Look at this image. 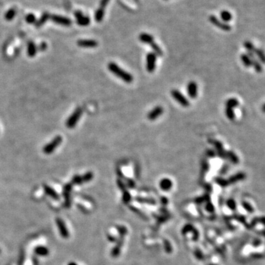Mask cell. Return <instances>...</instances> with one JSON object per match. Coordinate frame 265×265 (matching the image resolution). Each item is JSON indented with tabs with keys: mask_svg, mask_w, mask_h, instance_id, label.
Segmentation results:
<instances>
[{
	"mask_svg": "<svg viewBox=\"0 0 265 265\" xmlns=\"http://www.w3.org/2000/svg\"><path fill=\"white\" fill-rule=\"evenodd\" d=\"M156 61L157 56L153 52L147 53V55H146V69L148 72H154L156 68Z\"/></svg>",
	"mask_w": 265,
	"mask_h": 265,
	"instance_id": "4",
	"label": "cell"
},
{
	"mask_svg": "<svg viewBox=\"0 0 265 265\" xmlns=\"http://www.w3.org/2000/svg\"><path fill=\"white\" fill-rule=\"evenodd\" d=\"M171 95L174 98L175 101L178 102L183 107L187 108V107H189V105H190V103H189L187 98L180 91L177 90V89H172V90L171 91Z\"/></svg>",
	"mask_w": 265,
	"mask_h": 265,
	"instance_id": "2",
	"label": "cell"
},
{
	"mask_svg": "<svg viewBox=\"0 0 265 265\" xmlns=\"http://www.w3.org/2000/svg\"><path fill=\"white\" fill-rule=\"evenodd\" d=\"M68 265H78L75 262H70Z\"/></svg>",
	"mask_w": 265,
	"mask_h": 265,
	"instance_id": "42",
	"label": "cell"
},
{
	"mask_svg": "<svg viewBox=\"0 0 265 265\" xmlns=\"http://www.w3.org/2000/svg\"><path fill=\"white\" fill-rule=\"evenodd\" d=\"M187 94L191 99H195L198 96V88L196 82L191 81L187 84Z\"/></svg>",
	"mask_w": 265,
	"mask_h": 265,
	"instance_id": "8",
	"label": "cell"
},
{
	"mask_svg": "<svg viewBox=\"0 0 265 265\" xmlns=\"http://www.w3.org/2000/svg\"><path fill=\"white\" fill-rule=\"evenodd\" d=\"M165 1H167V0H165Z\"/></svg>",
	"mask_w": 265,
	"mask_h": 265,
	"instance_id": "44",
	"label": "cell"
},
{
	"mask_svg": "<svg viewBox=\"0 0 265 265\" xmlns=\"http://www.w3.org/2000/svg\"><path fill=\"white\" fill-rule=\"evenodd\" d=\"M226 154H227V158H228L231 162H232L233 164H237L239 162V158H238L237 155H236V154L234 153V151H232V150H228V151H226Z\"/></svg>",
	"mask_w": 265,
	"mask_h": 265,
	"instance_id": "18",
	"label": "cell"
},
{
	"mask_svg": "<svg viewBox=\"0 0 265 265\" xmlns=\"http://www.w3.org/2000/svg\"><path fill=\"white\" fill-rule=\"evenodd\" d=\"M74 15L75 17L77 18V19H79V18H80L81 16H83V13H82L81 11H80V10H78V11H76L74 13Z\"/></svg>",
	"mask_w": 265,
	"mask_h": 265,
	"instance_id": "41",
	"label": "cell"
},
{
	"mask_svg": "<svg viewBox=\"0 0 265 265\" xmlns=\"http://www.w3.org/2000/svg\"><path fill=\"white\" fill-rule=\"evenodd\" d=\"M220 18L224 23H228L232 20V14L228 10H222L220 13Z\"/></svg>",
	"mask_w": 265,
	"mask_h": 265,
	"instance_id": "20",
	"label": "cell"
},
{
	"mask_svg": "<svg viewBox=\"0 0 265 265\" xmlns=\"http://www.w3.org/2000/svg\"><path fill=\"white\" fill-rule=\"evenodd\" d=\"M103 17H104V9L100 8L95 13V20L97 21V22H100V21H103Z\"/></svg>",
	"mask_w": 265,
	"mask_h": 265,
	"instance_id": "29",
	"label": "cell"
},
{
	"mask_svg": "<svg viewBox=\"0 0 265 265\" xmlns=\"http://www.w3.org/2000/svg\"><path fill=\"white\" fill-rule=\"evenodd\" d=\"M159 185L163 191H169L172 187V182L169 178H164L161 180Z\"/></svg>",
	"mask_w": 265,
	"mask_h": 265,
	"instance_id": "15",
	"label": "cell"
},
{
	"mask_svg": "<svg viewBox=\"0 0 265 265\" xmlns=\"http://www.w3.org/2000/svg\"><path fill=\"white\" fill-rule=\"evenodd\" d=\"M78 45L85 48H94L98 45V43L95 40L84 39V40H79L78 42Z\"/></svg>",
	"mask_w": 265,
	"mask_h": 265,
	"instance_id": "13",
	"label": "cell"
},
{
	"mask_svg": "<svg viewBox=\"0 0 265 265\" xmlns=\"http://www.w3.org/2000/svg\"><path fill=\"white\" fill-rule=\"evenodd\" d=\"M49 15L47 13H44L43 14L42 17L40 19V20H38L37 21L35 25H36L37 27L42 26V25L44 24V23H45V21L47 20L48 19H49Z\"/></svg>",
	"mask_w": 265,
	"mask_h": 265,
	"instance_id": "30",
	"label": "cell"
},
{
	"mask_svg": "<svg viewBox=\"0 0 265 265\" xmlns=\"http://www.w3.org/2000/svg\"><path fill=\"white\" fill-rule=\"evenodd\" d=\"M135 1H138V0H135Z\"/></svg>",
	"mask_w": 265,
	"mask_h": 265,
	"instance_id": "43",
	"label": "cell"
},
{
	"mask_svg": "<svg viewBox=\"0 0 265 265\" xmlns=\"http://www.w3.org/2000/svg\"><path fill=\"white\" fill-rule=\"evenodd\" d=\"M83 183V180H82V177L80 175H74L73 177L72 180H71V184H76V185H80V184Z\"/></svg>",
	"mask_w": 265,
	"mask_h": 265,
	"instance_id": "33",
	"label": "cell"
},
{
	"mask_svg": "<svg viewBox=\"0 0 265 265\" xmlns=\"http://www.w3.org/2000/svg\"><path fill=\"white\" fill-rule=\"evenodd\" d=\"M228 205L229 208H231V209H235V206H236L235 202H234L233 200H229Z\"/></svg>",
	"mask_w": 265,
	"mask_h": 265,
	"instance_id": "39",
	"label": "cell"
},
{
	"mask_svg": "<svg viewBox=\"0 0 265 265\" xmlns=\"http://www.w3.org/2000/svg\"><path fill=\"white\" fill-rule=\"evenodd\" d=\"M209 21L212 24H214V26H216V27L220 28L223 31H230L231 30V27L228 24L226 23H224L223 21H220L219 19L216 18V16L214 15H211L209 16Z\"/></svg>",
	"mask_w": 265,
	"mask_h": 265,
	"instance_id": "7",
	"label": "cell"
},
{
	"mask_svg": "<svg viewBox=\"0 0 265 265\" xmlns=\"http://www.w3.org/2000/svg\"><path fill=\"white\" fill-rule=\"evenodd\" d=\"M37 47L33 42H30L27 46V55L30 57H34L36 55Z\"/></svg>",
	"mask_w": 265,
	"mask_h": 265,
	"instance_id": "23",
	"label": "cell"
},
{
	"mask_svg": "<svg viewBox=\"0 0 265 265\" xmlns=\"http://www.w3.org/2000/svg\"><path fill=\"white\" fill-rule=\"evenodd\" d=\"M108 68L109 71L113 73L114 75H116L117 78H120L121 80H122L123 81H125L127 83H132V80H133V77L131 74L127 72L124 69H122L121 67H119L116 63L111 62L109 63L108 65Z\"/></svg>",
	"mask_w": 265,
	"mask_h": 265,
	"instance_id": "1",
	"label": "cell"
},
{
	"mask_svg": "<svg viewBox=\"0 0 265 265\" xmlns=\"http://www.w3.org/2000/svg\"><path fill=\"white\" fill-rule=\"evenodd\" d=\"M244 46L245 49L247 50V53H255V46L251 42L249 41H246L244 43Z\"/></svg>",
	"mask_w": 265,
	"mask_h": 265,
	"instance_id": "26",
	"label": "cell"
},
{
	"mask_svg": "<svg viewBox=\"0 0 265 265\" xmlns=\"http://www.w3.org/2000/svg\"><path fill=\"white\" fill-rule=\"evenodd\" d=\"M72 189V184L68 183L64 188V196L65 198V206L70 207L71 205V191Z\"/></svg>",
	"mask_w": 265,
	"mask_h": 265,
	"instance_id": "11",
	"label": "cell"
},
{
	"mask_svg": "<svg viewBox=\"0 0 265 265\" xmlns=\"http://www.w3.org/2000/svg\"><path fill=\"white\" fill-rule=\"evenodd\" d=\"M26 21H27V22L29 23V24H33V23H35V16L32 13L28 14V15L26 16Z\"/></svg>",
	"mask_w": 265,
	"mask_h": 265,
	"instance_id": "35",
	"label": "cell"
},
{
	"mask_svg": "<svg viewBox=\"0 0 265 265\" xmlns=\"http://www.w3.org/2000/svg\"><path fill=\"white\" fill-rule=\"evenodd\" d=\"M139 39L141 43H144V44H150L151 43L154 42V38L153 35L147 33H141L139 36Z\"/></svg>",
	"mask_w": 265,
	"mask_h": 265,
	"instance_id": "14",
	"label": "cell"
},
{
	"mask_svg": "<svg viewBox=\"0 0 265 265\" xmlns=\"http://www.w3.org/2000/svg\"><path fill=\"white\" fill-rule=\"evenodd\" d=\"M225 115L229 120H234L235 119V114H234V109L231 108L226 107L225 108Z\"/></svg>",
	"mask_w": 265,
	"mask_h": 265,
	"instance_id": "28",
	"label": "cell"
},
{
	"mask_svg": "<svg viewBox=\"0 0 265 265\" xmlns=\"http://www.w3.org/2000/svg\"><path fill=\"white\" fill-rule=\"evenodd\" d=\"M52 20L56 24L63 25V26H66L69 27L71 24V21L70 19H69L68 18L61 16H58V15H53L51 16Z\"/></svg>",
	"mask_w": 265,
	"mask_h": 265,
	"instance_id": "12",
	"label": "cell"
},
{
	"mask_svg": "<svg viewBox=\"0 0 265 265\" xmlns=\"http://www.w3.org/2000/svg\"><path fill=\"white\" fill-rule=\"evenodd\" d=\"M44 191H45L46 194L47 195H49V197H51L52 198L55 199V200H58V199L59 198L58 193H57L56 191H55L52 187H50L47 185H45L44 186Z\"/></svg>",
	"mask_w": 265,
	"mask_h": 265,
	"instance_id": "17",
	"label": "cell"
},
{
	"mask_svg": "<svg viewBox=\"0 0 265 265\" xmlns=\"http://www.w3.org/2000/svg\"><path fill=\"white\" fill-rule=\"evenodd\" d=\"M0 252H1V250H0Z\"/></svg>",
	"mask_w": 265,
	"mask_h": 265,
	"instance_id": "45",
	"label": "cell"
},
{
	"mask_svg": "<svg viewBox=\"0 0 265 265\" xmlns=\"http://www.w3.org/2000/svg\"><path fill=\"white\" fill-rule=\"evenodd\" d=\"M215 182L217 184H219V185L221 186V187H226V186L228 185V180H225V179H224L223 178H215Z\"/></svg>",
	"mask_w": 265,
	"mask_h": 265,
	"instance_id": "34",
	"label": "cell"
},
{
	"mask_svg": "<svg viewBox=\"0 0 265 265\" xmlns=\"http://www.w3.org/2000/svg\"><path fill=\"white\" fill-rule=\"evenodd\" d=\"M255 56L256 57L259 62L261 64H264L265 58H264V51L261 49H255Z\"/></svg>",
	"mask_w": 265,
	"mask_h": 265,
	"instance_id": "25",
	"label": "cell"
},
{
	"mask_svg": "<svg viewBox=\"0 0 265 265\" xmlns=\"http://www.w3.org/2000/svg\"><path fill=\"white\" fill-rule=\"evenodd\" d=\"M82 177V180H83V183H86L90 181L93 179V177H94V175H93V173L91 172H88L85 173V175H83Z\"/></svg>",
	"mask_w": 265,
	"mask_h": 265,
	"instance_id": "31",
	"label": "cell"
},
{
	"mask_svg": "<svg viewBox=\"0 0 265 265\" xmlns=\"http://www.w3.org/2000/svg\"><path fill=\"white\" fill-rule=\"evenodd\" d=\"M109 1L110 0H101V2H100V8H103L105 9V7L107 6V5L108 4Z\"/></svg>",
	"mask_w": 265,
	"mask_h": 265,
	"instance_id": "38",
	"label": "cell"
},
{
	"mask_svg": "<svg viewBox=\"0 0 265 265\" xmlns=\"http://www.w3.org/2000/svg\"><path fill=\"white\" fill-rule=\"evenodd\" d=\"M150 47L153 49V53L155 54L156 56H162L163 55V51L161 49V47L159 46L155 42H153L150 44Z\"/></svg>",
	"mask_w": 265,
	"mask_h": 265,
	"instance_id": "21",
	"label": "cell"
},
{
	"mask_svg": "<svg viewBox=\"0 0 265 265\" xmlns=\"http://www.w3.org/2000/svg\"><path fill=\"white\" fill-rule=\"evenodd\" d=\"M163 113H164V108L160 105H158L155 108H154L153 110L150 111L149 114H147V118L150 121H154L157 119L159 116H162Z\"/></svg>",
	"mask_w": 265,
	"mask_h": 265,
	"instance_id": "10",
	"label": "cell"
},
{
	"mask_svg": "<svg viewBox=\"0 0 265 265\" xmlns=\"http://www.w3.org/2000/svg\"><path fill=\"white\" fill-rule=\"evenodd\" d=\"M206 155L210 158H214V157L216 156V154L215 150H214L212 149H209V150H207V151H206Z\"/></svg>",
	"mask_w": 265,
	"mask_h": 265,
	"instance_id": "36",
	"label": "cell"
},
{
	"mask_svg": "<svg viewBox=\"0 0 265 265\" xmlns=\"http://www.w3.org/2000/svg\"><path fill=\"white\" fill-rule=\"evenodd\" d=\"M239 101H238V100L236 99V98H230V99H228L226 101V103H225V105H226V107H228V108H235L236 107L239 105Z\"/></svg>",
	"mask_w": 265,
	"mask_h": 265,
	"instance_id": "24",
	"label": "cell"
},
{
	"mask_svg": "<svg viewBox=\"0 0 265 265\" xmlns=\"http://www.w3.org/2000/svg\"><path fill=\"white\" fill-rule=\"evenodd\" d=\"M228 165L227 164H224V165L223 166V167L221 168V169H220V174H222V175H223V174H225V173L227 172V171H228Z\"/></svg>",
	"mask_w": 265,
	"mask_h": 265,
	"instance_id": "37",
	"label": "cell"
},
{
	"mask_svg": "<svg viewBox=\"0 0 265 265\" xmlns=\"http://www.w3.org/2000/svg\"><path fill=\"white\" fill-rule=\"evenodd\" d=\"M245 178H246V175H245L244 172H238L236 173V175H232V176L229 178L228 182V183H234L239 181V180H244Z\"/></svg>",
	"mask_w": 265,
	"mask_h": 265,
	"instance_id": "16",
	"label": "cell"
},
{
	"mask_svg": "<svg viewBox=\"0 0 265 265\" xmlns=\"http://www.w3.org/2000/svg\"><path fill=\"white\" fill-rule=\"evenodd\" d=\"M77 20H78V24L80 25V26H87V25H89V23H90V19H89V17L84 16L79 18Z\"/></svg>",
	"mask_w": 265,
	"mask_h": 265,
	"instance_id": "27",
	"label": "cell"
},
{
	"mask_svg": "<svg viewBox=\"0 0 265 265\" xmlns=\"http://www.w3.org/2000/svg\"><path fill=\"white\" fill-rule=\"evenodd\" d=\"M15 15H16L15 10H14L13 9H10V10H9L6 13V14H5V19L8 21L12 20V19L14 18V16H15Z\"/></svg>",
	"mask_w": 265,
	"mask_h": 265,
	"instance_id": "32",
	"label": "cell"
},
{
	"mask_svg": "<svg viewBox=\"0 0 265 265\" xmlns=\"http://www.w3.org/2000/svg\"><path fill=\"white\" fill-rule=\"evenodd\" d=\"M56 224L58 228V231L60 232V236H62L64 239H67L69 237V233L68 231V229L66 228L65 223L63 221L62 219L58 217L56 219Z\"/></svg>",
	"mask_w": 265,
	"mask_h": 265,
	"instance_id": "9",
	"label": "cell"
},
{
	"mask_svg": "<svg viewBox=\"0 0 265 265\" xmlns=\"http://www.w3.org/2000/svg\"><path fill=\"white\" fill-rule=\"evenodd\" d=\"M46 47H47V46H46V43H42V44H40V46H39L38 49L42 50V51H44V50H45L46 49Z\"/></svg>",
	"mask_w": 265,
	"mask_h": 265,
	"instance_id": "40",
	"label": "cell"
},
{
	"mask_svg": "<svg viewBox=\"0 0 265 265\" xmlns=\"http://www.w3.org/2000/svg\"><path fill=\"white\" fill-rule=\"evenodd\" d=\"M240 58L241 62L243 63V64H244V66L245 67L247 68H250L252 66V62L251 60H250V57L248 56V55L246 54V53H245V54H241L240 55Z\"/></svg>",
	"mask_w": 265,
	"mask_h": 265,
	"instance_id": "22",
	"label": "cell"
},
{
	"mask_svg": "<svg viewBox=\"0 0 265 265\" xmlns=\"http://www.w3.org/2000/svg\"><path fill=\"white\" fill-rule=\"evenodd\" d=\"M62 142V137L60 136H58L53 139L51 142L49 143L48 144H46L45 147H44V153L45 154H51L53 151H55V149L61 144Z\"/></svg>",
	"mask_w": 265,
	"mask_h": 265,
	"instance_id": "6",
	"label": "cell"
},
{
	"mask_svg": "<svg viewBox=\"0 0 265 265\" xmlns=\"http://www.w3.org/2000/svg\"><path fill=\"white\" fill-rule=\"evenodd\" d=\"M35 253L36 255L40 256H46L49 254V249L44 246H38L35 248Z\"/></svg>",
	"mask_w": 265,
	"mask_h": 265,
	"instance_id": "19",
	"label": "cell"
},
{
	"mask_svg": "<svg viewBox=\"0 0 265 265\" xmlns=\"http://www.w3.org/2000/svg\"><path fill=\"white\" fill-rule=\"evenodd\" d=\"M209 143H210L211 144L214 145V147H215V152L216 154L218 155L220 158H221L223 160H228L227 158V154L226 151L223 147V144L221 141L218 140H214V139H210L209 140Z\"/></svg>",
	"mask_w": 265,
	"mask_h": 265,
	"instance_id": "3",
	"label": "cell"
},
{
	"mask_svg": "<svg viewBox=\"0 0 265 265\" xmlns=\"http://www.w3.org/2000/svg\"><path fill=\"white\" fill-rule=\"evenodd\" d=\"M82 109L80 108H78L74 111L71 115L69 116V119L66 121V126L69 128H73L75 125H77L78 122L80 119V116L82 115Z\"/></svg>",
	"mask_w": 265,
	"mask_h": 265,
	"instance_id": "5",
	"label": "cell"
}]
</instances>
